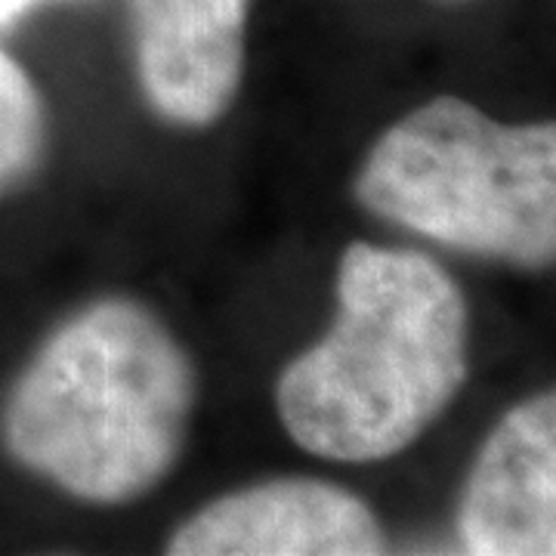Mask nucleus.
Masks as SVG:
<instances>
[{"label":"nucleus","instance_id":"obj_6","mask_svg":"<svg viewBox=\"0 0 556 556\" xmlns=\"http://www.w3.org/2000/svg\"><path fill=\"white\" fill-rule=\"evenodd\" d=\"M139 84L155 112L182 127L226 115L244 75L251 0H127Z\"/></svg>","mask_w":556,"mask_h":556},{"label":"nucleus","instance_id":"obj_5","mask_svg":"<svg viewBox=\"0 0 556 556\" xmlns=\"http://www.w3.org/2000/svg\"><path fill=\"white\" fill-rule=\"evenodd\" d=\"M473 556L556 554V399L538 393L501 417L457 510Z\"/></svg>","mask_w":556,"mask_h":556},{"label":"nucleus","instance_id":"obj_2","mask_svg":"<svg viewBox=\"0 0 556 556\" xmlns=\"http://www.w3.org/2000/svg\"><path fill=\"white\" fill-rule=\"evenodd\" d=\"M195 408V368L134 300L68 318L16 383L3 437L20 464L62 492L118 504L177 464Z\"/></svg>","mask_w":556,"mask_h":556},{"label":"nucleus","instance_id":"obj_1","mask_svg":"<svg viewBox=\"0 0 556 556\" xmlns=\"http://www.w3.org/2000/svg\"><path fill=\"white\" fill-rule=\"evenodd\" d=\"M467 380V303L437 260L356 241L338 273V318L278 380L303 452L371 464L405 452Z\"/></svg>","mask_w":556,"mask_h":556},{"label":"nucleus","instance_id":"obj_4","mask_svg":"<svg viewBox=\"0 0 556 556\" xmlns=\"http://www.w3.org/2000/svg\"><path fill=\"white\" fill-rule=\"evenodd\" d=\"M387 551L371 507L321 479H273L182 522L174 556H371Z\"/></svg>","mask_w":556,"mask_h":556},{"label":"nucleus","instance_id":"obj_7","mask_svg":"<svg viewBox=\"0 0 556 556\" xmlns=\"http://www.w3.org/2000/svg\"><path fill=\"white\" fill-rule=\"evenodd\" d=\"M43 149V105L16 62L0 50V189L25 177Z\"/></svg>","mask_w":556,"mask_h":556},{"label":"nucleus","instance_id":"obj_9","mask_svg":"<svg viewBox=\"0 0 556 556\" xmlns=\"http://www.w3.org/2000/svg\"><path fill=\"white\" fill-rule=\"evenodd\" d=\"M442 3H457V0H442Z\"/></svg>","mask_w":556,"mask_h":556},{"label":"nucleus","instance_id":"obj_8","mask_svg":"<svg viewBox=\"0 0 556 556\" xmlns=\"http://www.w3.org/2000/svg\"><path fill=\"white\" fill-rule=\"evenodd\" d=\"M40 0H0V28L13 25L16 20H22L31 7H38Z\"/></svg>","mask_w":556,"mask_h":556},{"label":"nucleus","instance_id":"obj_3","mask_svg":"<svg viewBox=\"0 0 556 556\" xmlns=\"http://www.w3.org/2000/svg\"><path fill=\"white\" fill-rule=\"evenodd\" d=\"M383 219L482 257L541 269L556 257V127L501 124L457 97L396 121L356 177Z\"/></svg>","mask_w":556,"mask_h":556}]
</instances>
